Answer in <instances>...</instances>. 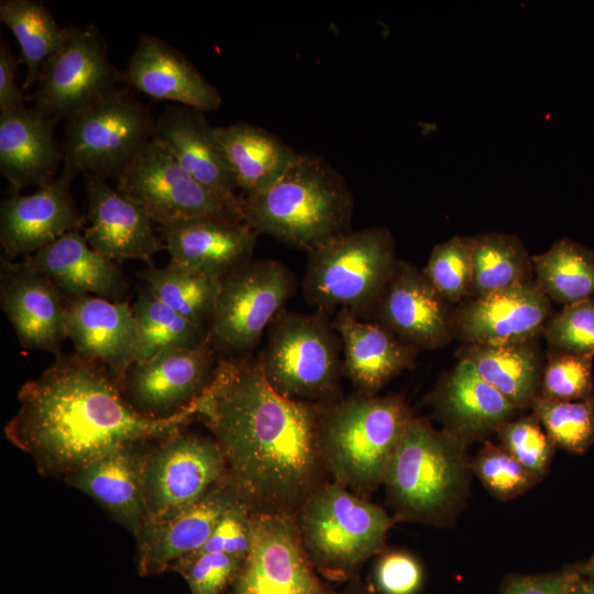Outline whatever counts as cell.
Wrapping results in <instances>:
<instances>
[{
  "label": "cell",
  "instance_id": "cb8c5ba5",
  "mask_svg": "<svg viewBox=\"0 0 594 594\" xmlns=\"http://www.w3.org/2000/svg\"><path fill=\"white\" fill-rule=\"evenodd\" d=\"M154 139L200 184L232 204L243 205L216 127L205 112L185 106L167 107L155 120Z\"/></svg>",
  "mask_w": 594,
  "mask_h": 594
},
{
  "label": "cell",
  "instance_id": "d4e9b609",
  "mask_svg": "<svg viewBox=\"0 0 594 594\" xmlns=\"http://www.w3.org/2000/svg\"><path fill=\"white\" fill-rule=\"evenodd\" d=\"M150 442L122 446L64 477L133 536L147 517L143 470Z\"/></svg>",
  "mask_w": 594,
  "mask_h": 594
},
{
  "label": "cell",
  "instance_id": "7bdbcfd3",
  "mask_svg": "<svg viewBox=\"0 0 594 594\" xmlns=\"http://www.w3.org/2000/svg\"><path fill=\"white\" fill-rule=\"evenodd\" d=\"M242 563L224 553L194 551L177 559L167 571L182 575L190 594H222L230 590Z\"/></svg>",
  "mask_w": 594,
  "mask_h": 594
},
{
  "label": "cell",
  "instance_id": "9a60e30c",
  "mask_svg": "<svg viewBox=\"0 0 594 594\" xmlns=\"http://www.w3.org/2000/svg\"><path fill=\"white\" fill-rule=\"evenodd\" d=\"M218 360L209 340L194 349L136 360L124 375L122 394L141 415L175 416L189 408L209 386Z\"/></svg>",
  "mask_w": 594,
  "mask_h": 594
},
{
  "label": "cell",
  "instance_id": "f35d334b",
  "mask_svg": "<svg viewBox=\"0 0 594 594\" xmlns=\"http://www.w3.org/2000/svg\"><path fill=\"white\" fill-rule=\"evenodd\" d=\"M421 272L451 305L468 298L472 282L471 237L453 235L437 244Z\"/></svg>",
  "mask_w": 594,
  "mask_h": 594
},
{
  "label": "cell",
  "instance_id": "6da1fadb",
  "mask_svg": "<svg viewBox=\"0 0 594 594\" xmlns=\"http://www.w3.org/2000/svg\"><path fill=\"white\" fill-rule=\"evenodd\" d=\"M323 407L276 393L250 355L219 359L194 403L241 502L253 513L294 516L331 481L318 442Z\"/></svg>",
  "mask_w": 594,
  "mask_h": 594
},
{
  "label": "cell",
  "instance_id": "e0dca14e",
  "mask_svg": "<svg viewBox=\"0 0 594 594\" xmlns=\"http://www.w3.org/2000/svg\"><path fill=\"white\" fill-rule=\"evenodd\" d=\"M77 172L63 169L31 195L12 194L0 205V244L6 258L32 255L69 231L80 230L86 219L70 189Z\"/></svg>",
  "mask_w": 594,
  "mask_h": 594
},
{
  "label": "cell",
  "instance_id": "7a4b0ae2",
  "mask_svg": "<svg viewBox=\"0 0 594 594\" xmlns=\"http://www.w3.org/2000/svg\"><path fill=\"white\" fill-rule=\"evenodd\" d=\"M4 436L47 476L65 477L122 446L161 439L195 419L194 404L168 418L141 415L103 365L75 352L25 382Z\"/></svg>",
  "mask_w": 594,
  "mask_h": 594
},
{
  "label": "cell",
  "instance_id": "e575fe53",
  "mask_svg": "<svg viewBox=\"0 0 594 594\" xmlns=\"http://www.w3.org/2000/svg\"><path fill=\"white\" fill-rule=\"evenodd\" d=\"M0 20L16 38L26 66L23 89L37 85L42 67L64 42L65 28L40 0H1Z\"/></svg>",
  "mask_w": 594,
  "mask_h": 594
},
{
  "label": "cell",
  "instance_id": "ba28073f",
  "mask_svg": "<svg viewBox=\"0 0 594 594\" xmlns=\"http://www.w3.org/2000/svg\"><path fill=\"white\" fill-rule=\"evenodd\" d=\"M397 261L387 228L349 230L308 252L304 297L329 316L345 309L360 319L372 318Z\"/></svg>",
  "mask_w": 594,
  "mask_h": 594
},
{
  "label": "cell",
  "instance_id": "681fc988",
  "mask_svg": "<svg viewBox=\"0 0 594 594\" xmlns=\"http://www.w3.org/2000/svg\"><path fill=\"white\" fill-rule=\"evenodd\" d=\"M336 594H377L370 581H364L360 575L348 581L342 590Z\"/></svg>",
  "mask_w": 594,
  "mask_h": 594
},
{
  "label": "cell",
  "instance_id": "60d3db41",
  "mask_svg": "<svg viewBox=\"0 0 594 594\" xmlns=\"http://www.w3.org/2000/svg\"><path fill=\"white\" fill-rule=\"evenodd\" d=\"M593 359V355L550 350L538 396L550 400H582L594 396Z\"/></svg>",
  "mask_w": 594,
  "mask_h": 594
},
{
  "label": "cell",
  "instance_id": "3957f363",
  "mask_svg": "<svg viewBox=\"0 0 594 594\" xmlns=\"http://www.w3.org/2000/svg\"><path fill=\"white\" fill-rule=\"evenodd\" d=\"M354 200L323 157L299 153L268 188L243 198L244 222L257 234L310 252L349 231Z\"/></svg>",
  "mask_w": 594,
  "mask_h": 594
},
{
  "label": "cell",
  "instance_id": "c3c4849f",
  "mask_svg": "<svg viewBox=\"0 0 594 594\" xmlns=\"http://www.w3.org/2000/svg\"><path fill=\"white\" fill-rule=\"evenodd\" d=\"M16 58L7 42L0 41V112L25 106L29 97L16 84Z\"/></svg>",
  "mask_w": 594,
  "mask_h": 594
},
{
  "label": "cell",
  "instance_id": "30bf717a",
  "mask_svg": "<svg viewBox=\"0 0 594 594\" xmlns=\"http://www.w3.org/2000/svg\"><path fill=\"white\" fill-rule=\"evenodd\" d=\"M294 290V276L278 260H250L222 276L208 323L216 353L249 356Z\"/></svg>",
  "mask_w": 594,
  "mask_h": 594
},
{
  "label": "cell",
  "instance_id": "836d02e7",
  "mask_svg": "<svg viewBox=\"0 0 594 594\" xmlns=\"http://www.w3.org/2000/svg\"><path fill=\"white\" fill-rule=\"evenodd\" d=\"M536 284L544 295L568 306L594 298V253L583 244L563 238L532 256Z\"/></svg>",
  "mask_w": 594,
  "mask_h": 594
},
{
  "label": "cell",
  "instance_id": "4fadbf2b",
  "mask_svg": "<svg viewBox=\"0 0 594 594\" xmlns=\"http://www.w3.org/2000/svg\"><path fill=\"white\" fill-rule=\"evenodd\" d=\"M226 475V460L213 437L183 429L151 441L143 470L147 517L193 505Z\"/></svg>",
  "mask_w": 594,
  "mask_h": 594
},
{
  "label": "cell",
  "instance_id": "4dcf8cb0",
  "mask_svg": "<svg viewBox=\"0 0 594 594\" xmlns=\"http://www.w3.org/2000/svg\"><path fill=\"white\" fill-rule=\"evenodd\" d=\"M216 132L245 197L272 186L299 155L276 134L249 122L216 127Z\"/></svg>",
  "mask_w": 594,
  "mask_h": 594
},
{
  "label": "cell",
  "instance_id": "44dd1931",
  "mask_svg": "<svg viewBox=\"0 0 594 594\" xmlns=\"http://www.w3.org/2000/svg\"><path fill=\"white\" fill-rule=\"evenodd\" d=\"M85 175L88 201L84 235L92 250L114 261L142 260L151 264L152 257L165 249L154 233L153 220L146 210L106 179Z\"/></svg>",
  "mask_w": 594,
  "mask_h": 594
},
{
  "label": "cell",
  "instance_id": "bcb514c9",
  "mask_svg": "<svg viewBox=\"0 0 594 594\" xmlns=\"http://www.w3.org/2000/svg\"><path fill=\"white\" fill-rule=\"evenodd\" d=\"M253 512L238 501L218 520L210 537L196 551L224 553L245 559L252 539Z\"/></svg>",
  "mask_w": 594,
  "mask_h": 594
},
{
  "label": "cell",
  "instance_id": "5b68a950",
  "mask_svg": "<svg viewBox=\"0 0 594 594\" xmlns=\"http://www.w3.org/2000/svg\"><path fill=\"white\" fill-rule=\"evenodd\" d=\"M466 442L414 417L384 474L395 520L446 525L468 492Z\"/></svg>",
  "mask_w": 594,
  "mask_h": 594
},
{
  "label": "cell",
  "instance_id": "ac0fdd59",
  "mask_svg": "<svg viewBox=\"0 0 594 594\" xmlns=\"http://www.w3.org/2000/svg\"><path fill=\"white\" fill-rule=\"evenodd\" d=\"M238 501H241L238 492L226 475L193 505L158 517H146L134 535L139 575L164 573L177 559L201 548L223 513Z\"/></svg>",
  "mask_w": 594,
  "mask_h": 594
},
{
  "label": "cell",
  "instance_id": "d6986e66",
  "mask_svg": "<svg viewBox=\"0 0 594 594\" xmlns=\"http://www.w3.org/2000/svg\"><path fill=\"white\" fill-rule=\"evenodd\" d=\"M0 306L24 349L62 355L68 339L66 298L45 275L1 258Z\"/></svg>",
  "mask_w": 594,
  "mask_h": 594
},
{
  "label": "cell",
  "instance_id": "277c9868",
  "mask_svg": "<svg viewBox=\"0 0 594 594\" xmlns=\"http://www.w3.org/2000/svg\"><path fill=\"white\" fill-rule=\"evenodd\" d=\"M413 418L400 396L355 392L324 405L318 442L330 480L370 499Z\"/></svg>",
  "mask_w": 594,
  "mask_h": 594
},
{
  "label": "cell",
  "instance_id": "4316f807",
  "mask_svg": "<svg viewBox=\"0 0 594 594\" xmlns=\"http://www.w3.org/2000/svg\"><path fill=\"white\" fill-rule=\"evenodd\" d=\"M332 324L342 348V373L359 394L373 396L414 364L418 350L378 322L336 312Z\"/></svg>",
  "mask_w": 594,
  "mask_h": 594
},
{
  "label": "cell",
  "instance_id": "8fae6325",
  "mask_svg": "<svg viewBox=\"0 0 594 594\" xmlns=\"http://www.w3.org/2000/svg\"><path fill=\"white\" fill-rule=\"evenodd\" d=\"M117 179V189L139 202L160 227L189 218L244 222L243 205L196 180L154 138Z\"/></svg>",
  "mask_w": 594,
  "mask_h": 594
},
{
  "label": "cell",
  "instance_id": "1f68e13d",
  "mask_svg": "<svg viewBox=\"0 0 594 594\" xmlns=\"http://www.w3.org/2000/svg\"><path fill=\"white\" fill-rule=\"evenodd\" d=\"M460 359L470 361L483 380L517 410L531 407L539 395L542 361L535 339L498 344H468Z\"/></svg>",
  "mask_w": 594,
  "mask_h": 594
},
{
  "label": "cell",
  "instance_id": "d590c367",
  "mask_svg": "<svg viewBox=\"0 0 594 594\" xmlns=\"http://www.w3.org/2000/svg\"><path fill=\"white\" fill-rule=\"evenodd\" d=\"M132 311L140 341L138 360L165 351L194 349L209 340L206 326L179 315L146 286L140 290Z\"/></svg>",
  "mask_w": 594,
  "mask_h": 594
},
{
  "label": "cell",
  "instance_id": "484cf974",
  "mask_svg": "<svg viewBox=\"0 0 594 594\" xmlns=\"http://www.w3.org/2000/svg\"><path fill=\"white\" fill-rule=\"evenodd\" d=\"M429 403L443 429L466 443L496 432L518 411L465 359L441 377Z\"/></svg>",
  "mask_w": 594,
  "mask_h": 594
},
{
  "label": "cell",
  "instance_id": "2e32d148",
  "mask_svg": "<svg viewBox=\"0 0 594 594\" xmlns=\"http://www.w3.org/2000/svg\"><path fill=\"white\" fill-rule=\"evenodd\" d=\"M454 310L415 265L398 260L372 319L416 350L438 349L454 338Z\"/></svg>",
  "mask_w": 594,
  "mask_h": 594
},
{
  "label": "cell",
  "instance_id": "f546056e",
  "mask_svg": "<svg viewBox=\"0 0 594 594\" xmlns=\"http://www.w3.org/2000/svg\"><path fill=\"white\" fill-rule=\"evenodd\" d=\"M22 262L45 275L66 298L123 301L129 289L118 263L92 250L80 230L67 232Z\"/></svg>",
  "mask_w": 594,
  "mask_h": 594
},
{
  "label": "cell",
  "instance_id": "83f0119b",
  "mask_svg": "<svg viewBox=\"0 0 594 594\" xmlns=\"http://www.w3.org/2000/svg\"><path fill=\"white\" fill-rule=\"evenodd\" d=\"M169 262L221 278L251 260L257 233L245 222L189 218L161 227Z\"/></svg>",
  "mask_w": 594,
  "mask_h": 594
},
{
  "label": "cell",
  "instance_id": "ee69618b",
  "mask_svg": "<svg viewBox=\"0 0 594 594\" xmlns=\"http://www.w3.org/2000/svg\"><path fill=\"white\" fill-rule=\"evenodd\" d=\"M542 333L551 351L594 356V298L563 306Z\"/></svg>",
  "mask_w": 594,
  "mask_h": 594
},
{
  "label": "cell",
  "instance_id": "f907efd6",
  "mask_svg": "<svg viewBox=\"0 0 594 594\" xmlns=\"http://www.w3.org/2000/svg\"><path fill=\"white\" fill-rule=\"evenodd\" d=\"M572 568L583 578L594 579V554L583 563L574 564Z\"/></svg>",
  "mask_w": 594,
  "mask_h": 594
},
{
  "label": "cell",
  "instance_id": "5bb4252c",
  "mask_svg": "<svg viewBox=\"0 0 594 594\" xmlns=\"http://www.w3.org/2000/svg\"><path fill=\"white\" fill-rule=\"evenodd\" d=\"M311 564L296 516L253 513L250 550L230 594H336Z\"/></svg>",
  "mask_w": 594,
  "mask_h": 594
},
{
  "label": "cell",
  "instance_id": "7dc6e473",
  "mask_svg": "<svg viewBox=\"0 0 594 594\" xmlns=\"http://www.w3.org/2000/svg\"><path fill=\"white\" fill-rule=\"evenodd\" d=\"M580 574L571 566L546 574L509 575L499 594H575Z\"/></svg>",
  "mask_w": 594,
  "mask_h": 594
},
{
  "label": "cell",
  "instance_id": "9c48e42d",
  "mask_svg": "<svg viewBox=\"0 0 594 594\" xmlns=\"http://www.w3.org/2000/svg\"><path fill=\"white\" fill-rule=\"evenodd\" d=\"M154 128L148 108L118 87L66 120L64 164L77 173L118 178L154 138Z\"/></svg>",
  "mask_w": 594,
  "mask_h": 594
},
{
  "label": "cell",
  "instance_id": "74e56055",
  "mask_svg": "<svg viewBox=\"0 0 594 594\" xmlns=\"http://www.w3.org/2000/svg\"><path fill=\"white\" fill-rule=\"evenodd\" d=\"M531 409L556 448L582 454L594 444V396L582 400L538 396Z\"/></svg>",
  "mask_w": 594,
  "mask_h": 594
},
{
  "label": "cell",
  "instance_id": "816d5d0a",
  "mask_svg": "<svg viewBox=\"0 0 594 594\" xmlns=\"http://www.w3.org/2000/svg\"><path fill=\"white\" fill-rule=\"evenodd\" d=\"M575 594H594V579L580 575L575 586Z\"/></svg>",
  "mask_w": 594,
  "mask_h": 594
},
{
  "label": "cell",
  "instance_id": "ffe728a7",
  "mask_svg": "<svg viewBox=\"0 0 594 594\" xmlns=\"http://www.w3.org/2000/svg\"><path fill=\"white\" fill-rule=\"evenodd\" d=\"M551 317V300L535 280L483 297L454 310V337L466 344L534 340Z\"/></svg>",
  "mask_w": 594,
  "mask_h": 594
},
{
  "label": "cell",
  "instance_id": "d6a6232c",
  "mask_svg": "<svg viewBox=\"0 0 594 594\" xmlns=\"http://www.w3.org/2000/svg\"><path fill=\"white\" fill-rule=\"evenodd\" d=\"M472 282L469 298L532 282V256L521 240L509 233L484 232L471 237Z\"/></svg>",
  "mask_w": 594,
  "mask_h": 594
},
{
  "label": "cell",
  "instance_id": "52a82bcc",
  "mask_svg": "<svg viewBox=\"0 0 594 594\" xmlns=\"http://www.w3.org/2000/svg\"><path fill=\"white\" fill-rule=\"evenodd\" d=\"M342 351L329 315L316 308H283L266 330L256 362L270 386L299 402L330 404L341 398Z\"/></svg>",
  "mask_w": 594,
  "mask_h": 594
},
{
  "label": "cell",
  "instance_id": "ab89813d",
  "mask_svg": "<svg viewBox=\"0 0 594 594\" xmlns=\"http://www.w3.org/2000/svg\"><path fill=\"white\" fill-rule=\"evenodd\" d=\"M471 471L495 498L503 502L524 494L540 480L503 446L490 441L471 461Z\"/></svg>",
  "mask_w": 594,
  "mask_h": 594
},
{
  "label": "cell",
  "instance_id": "8992f818",
  "mask_svg": "<svg viewBox=\"0 0 594 594\" xmlns=\"http://www.w3.org/2000/svg\"><path fill=\"white\" fill-rule=\"evenodd\" d=\"M302 547L328 582L346 583L384 549L395 519L386 510L330 481L296 515Z\"/></svg>",
  "mask_w": 594,
  "mask_h": 594
},
{
  "label": "cell",
  "instance_id": "603a6c76",
  "mask_svg": "<svg viewBox=\"0 0 594 594\" xmlns=\"http://www.w3.org/2000/svg\"><path fill=\"white\" fill-rule=\"evenodd\" d=\"M123 82L155 99L200 110L221 107L219 89L194 64L162 38L142 34L123 70Z\"/></svg>",
  "mask_w": 594,
  "mask_h": 594
},
{
  "label": "cell",
  "instance_id": "f6af8a7d",
  "mask_svg": "<svg viewBox=\"0 0 594 594\" xmlns=\"http://www.w3.org/2000/svg\"><path fill=\"white\" fill-rule=\"evenodd\" d=\"M371 584L377 594H418L425 582L421 561L402 549H384L376 556Z\"/></svg>",
  "mask_w": 594,
  "mask_h": 594
},
{
  "label": "cell",
  "instance_id": "7402d4cb",
  "mask_svg": "<svg viewBox=\"0 0 594 594\" xmlns=\"http://www.w3.org/2000/svg\"><path fill=\"white\" fill-rule=\"evenodd\" d=\"M66 310L74 352L99 362L121 387L128 369L140 354L132 306L127 300L82 296L66 298Z\"/></svg>",
  "mask_w": 594,
  "mask_h": 594
},
{
  "label": "cell",
  "instance_id": "f1b7e54d",
  "mask_svg": "<svg viewBox=\"0 0 594 594\" xmlns=\"http://www.w3.org/2000/svg\"><path fill=\"white\" fill-rule=\"evenodd\" d=\"M56 120L26 106L0 112V173L13 194L56 176L64 153L54 135Z\"/></svg>",
  "mask_w": 594,
  "mask_h": 594
},
{
  "label": "cell",
  "instance_id": "b9f144b4",
  "mask_svg": "<svg viewBox=\"0 0 594 594\" xmlns=\"http://www.w3.org/2000/svg\"><path fill=\"white\" fill-rule=\"evenodd\" d=\"M496 433L499 444L529 472L538 479L547 473L556 447L534 414L505 421Z\"/></svg>",
  "mask_w": 594,
  "mask_h": 594
},
{
  "label": "cell",
  "instance_id": "8d00e7d4",
  "mask_svg": "<svg viewBox=\"0 0 594 594\" xmlns=\"http://www.w3.org/2000/svg\"><path fill=\"white\" fill-rule=\"evenodd\" d=\"M140 277L172 309L208 328L221 278L172 262L162 267L150 265L140 272Z\"/></svg>",
  "mask_w": 594,
  "mask_h": 594
},
{
  "label": "cell",
  "instance_id": "7c38bea8",
  "mask_svg": "<svg viewBox=\"0 0 594 594\" xmlns=\"http://www.w3.org/2000/svg\"><path fill=\"white\" fill-rule=\"evenodd\" d=\"M123 82L101 31L91 23L65 28L61 47L44 63L34 107L65 121L98 102Z\"/></svg>",
  "mask_w": 594,
  "mask_h": 594
}]
</instances>
